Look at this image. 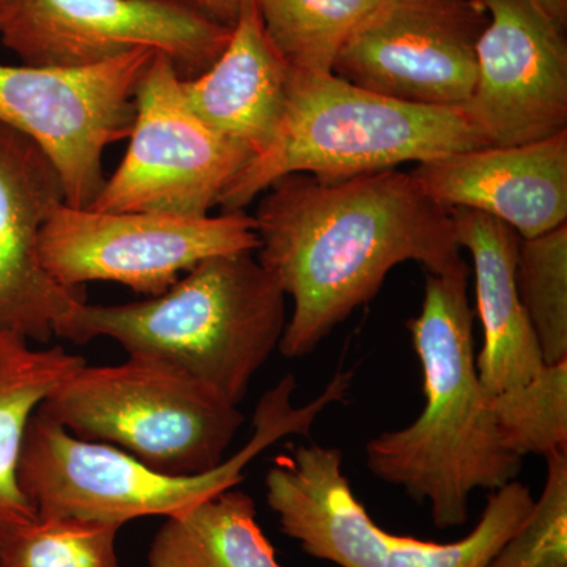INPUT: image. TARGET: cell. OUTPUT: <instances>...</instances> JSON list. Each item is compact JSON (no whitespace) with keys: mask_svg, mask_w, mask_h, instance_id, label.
<instances>
[{"mask_svg":"<svg viewBox=\"0 0 567 567\" xmlns=\"http://www.w3.org/2000/svg\"><path fill=\"white\" fill-rule=\"evenodd\" d=\"M257 260L293 311L279 352L305 358L379 293L398 265L436 276L470 275L451 212L412 174L388 169L346 181L289 174L257 207Z\"/></svg>","mask_w":567,"mask_h":567,"instance_id":"cell-1","label":"cell"},{"mask_svg":"<svg viewBox=\"0 0 567 567\" xmlns=\"http://www.w3.org/2000/svg\"><path fill=\"white\" fill-rule=\"evenodd\" d=\"M466 281L427 274L420 315L406 323L423 369V412L365 446L369 472L427 502L439 528L464 525L473 492L516 481L524 462L503 443L477 374Z\"/></svg>","mask_w":567,"mask_h":567,"instance_id":"cell-2","label":"cell"},{"mask_svg":"<svg viewBox=\"0 0 567 567\" xmlns=\"http://www.w3.org/2000/svg\"><path fill=\"white\" fill-rule=\"evenodd\" d=\"M286 324V293L254 252H240L203 260L156 297L84 303L55 336L73 344L114 339L128 357L171 365L238 406Z\"/></svg>","mask_w":567,"mask_h":567,"instance_id":"cell-3","label":"cell"},{"mask_svg":"<svg viewBox=\"0 0 567 567\" xmlns=\"http://www.w3.org/2000/svg\"><path fill=\"white\" fill-rule=\"evenodd\" d=\"M352 372H338L306 405L292 402L297 380L284 375L254 410L252 435L233 457L197 475H167L118 447L87 442L33 413L22 440L18 483L37 516L126 524L169 517L199 505L244 481L254 458L290 435L311 434L328 406L344 402Z\"/></svg>","mask_w":567,"mask_h":567,"instance_id":"cell-4","label":"cell"},{"mask_svg":"<svg viewBox=\"0 0 567 567\" xmlns=\"http://www.w3.org/2000/svg\"><path fill=\"white\" fill-rule=\"evenodd\" d=\"M483 147L458 107L398 102L334 73L290 71L275 141L246 164L218 205L245 210L289 174L346 181Z\"/></svg>","mask_w":567,"mask_h":567,"instance_id":"cell-5","label":"cell"},{"mask_svg":"<svg viewBox=\"0 0 567 567\" xmlns=\"http://www.w3.org/2000/svg\"><path fill=\"white\" fill-rule=\"evenodd\" d=\"M37 413L167 475H197L221 464L245 423L237 405L193 377L136 357L82 365Z\"/></svg>","mask_w":567,"mask_h":567,"instance_id":"cell-6","label":"cell"},{"mask_svg":"<svg viewBox=\"0 0 567 567\" xmlns=\"http://www.w3.org/2000/svg\"><path fill=\"white\" fill-rule=\"evenodd\" d=\"M265 488L284 535L339 567H486L535 503L525 484L511 481L491 492L464 539L439 544L391 535L354 496L341 451L316 443L276 457Z\"/></svg>","mask_w":567,"mask_h":567,"instance_id":"cell-7","label":"cell"},{"mask_svg":"<svg viewBox=\"0 0 567 567\" xmlns=\"http://www.w3.org/2000/svg\"><path fill=\"white\" fill-rule=\"evenodd\" d=\"M40 260L66 289L118 282L156 297L203 260L259 249L256 219L245 210L182 216L103 213L62 204L40 233Z\"/></svg>","mask_w":567,"mask_h":567,"instance_id":"cell-8","label":"cell"},{"mask_svg":"<svg viewBox=\"0 0 567 567\" xmlns=\"http://www.w3.org/2000/svg\"><path fill=\"white\" fill-rule=\"evenodd\" d=\"M155 54L137 50L91 66L0 63V125L47 153L70 207H89L102 189L104 152L130 136L137 85Z\"/></svg>","mask_w":567,"mask_h":567,"instance_id":"cell-9","label":"cell"},{"mask_svg":"<svg viewBox=\"0 0 567 567\" xmlns=\"http://www.w3.org/2000/svg\"><path fill=\"white\" fill-rule=\"evenodd\" d=\"M230 35V25L181 0H9L0 10V43L33 66L99 65L148 50L193 80Z\"/></svg>","mask_w":567,"mask_h":567,"instance_id":"cell-10","label":"cell"},{"mask_svg":"<svg viewBox=\"0 0 567 567\" xmlns=\"http://www.w3.org/2000/svg\"><path fill=\"white\" fill-rule=\"evenodd\" d=\"M130 145L93 212L205 216L251 153L205 125L186 104L173 62L156 52L137 85Z\"/></svg>","mask_w":567,"mask_h":567,"instance_id":"cell-11","label":"cell"},{"mask_svg":"<svg viewBox=\"0 0 567 567\" xmlns=\"http://www.w3.org/2000/svg\"><path fill=\"white\" fill-rule=\"evenodd\" d=\"M487 22L477 0H380L346 41L333 73L398 102L458 107L472 95Z\"/></svg>","mask_w":567,"mask_h":567,"instance_id":"cell-12","label":"cell"},{"mask_svg":"<svg viewBox=\"0 0 567 567\" xmlns=\"http://www.w3.org/2000/svg\"><path fill=\"white\" fill-rule=\"evenodd\" d=\"M488 22L476 81L462 114L486 147H513L567 132L565 29L528 0H477Z\"/></svg>","mask_w":567,"mask_h":567,"instance_id":"cell-13","label":"cell"},{"mask_svg":"<svg viewBox=\"0 0 567 567\" xmlns=\"http://www.w3.org/2000/svg\"><path fill=\"white\" fill-rule=\"evenodd\" d=\"M63 199L61 177L28 136L0 125V331L48 342L85 301L40 260V233Z\"/></svg>","mask_w":567,"mask_h":567,"instance_id":"cell-14","label":"cell"},{"mask_svg":"<svg viewBox=\"0 0 567 567\" xmlns=\"http://www.w3.org/2000/svg\"><path fill=\"white\" fill-rule=\"evenodd\" d=\"M420 188L451 210L486 213L520 238L567 224V132L513 147H483L416 164Z\"/></svg>","mask_w":567,"mask_h":567,"instance_id":"cell-15","label":"cell"},{"mask_svg":"<svg viewBox=\"0 0 567 567\" xmlns=\"http://www.w3.org/2000/svg\"><path fill=\"white\" fill-rule=\"evenodd\" d=\"M289 78L290 69L268 39L251 2L235 21L218 61L200 76L182 80V93L205 125L256 158L278 134Z\"/></svg>","mask_w":567,"mask_h":567,"instance_id":"cell-16","label":"cell"},{"mask_svg":"<svg viewBox=\"0 0 567 567\" xmlns=\"http://www.w3.org/2000/svg\"><path fill=\"white\" fill-rule=\"evenodd\" d=\"M450 212L457 245L470 252L475 271L476 309L484 333L477 374L488 394L503 393L524 385L546 365L517 293L520 237L486 213Z\"/></svg>","mask_w":567,"mask_h":567,"instance_id":"cell-17","label":"cell"},{"mask_svg":"<svg viewBox=\"0 0 567 567\" xmlns=\"http://www.w3.org/2000/svg\"><path fill=\"white\" fill-rule=\"evenodd\" d=\"M84 364V358L61 346L33 349L22 336L0 331V540L39 518L18 483L29 421L41 402Z\"/></svg>","mask_w":567,"mask_h":567,"instance_id":"cell-18","label":"cell"},{"mask_svg":"<svg viewBox=\"0 0 567 567\" xmlns=\"http://www.w3.org/2000/svg\"><path fill=\"white\" fill-rule=\"evenodd\" d=\"M148 567H282L248 494L233 487L167 517Z\"/></svg>","mask_w":567,"mask_h":567,"instance_id":"cell-19","label":"cell"},{"mask_svg":"<svg viewBox=\"0 0 567 567\" xmlns=\"http://www.w3.org/2000/svg\"><path fill=\"white\" fill-rule=\"evenodd\" d=\"M290 71L333 73L336 58L380 0H254Z\"/></svg>","mask_w":567,"mask_h":567,"instance_id":"cell-20","label":"cell"},{"mask_svg":"<svg viewBox=\"0 0 567 567\" xmlns=\"http://www.w3.org/2000/svg\"><path fill=\"white\" fill-rule=\"evenodd\" d=\"M491 409L503 443L516 456L567 453V360L491 395Z\"/></svg>","mask_w":567,"mask_h":567,"instance_id":"cell-21","label":"cell"},{"mask_svg":"<svg viewBox=\"0 0 567 567\" xmlns=\"http://www.w3.org/2000/svg\"><path fill=\"white\" fill-rule=\"evenodd\" d=\"M516 286L543 360H567V224L518 244Z\"/></svg>","mask_w":567,"mask_h":567,"instance_id":"cell-22","label":"cell"},{"mask_svg":"<svg viewBox=\"0 0 567 567\" xmlns=\"http://www.w3.org/2000/svg\"><path fill=\"white\" fill-rule=\"evenodd\" d=\"M122 525L39 517L0 540V567H118Z\"/></svg>","mask_w":567,"mask_h":567,"instance_id":"cell-23","label":"cell"},{"mask_svg":"<svg viewBox=\"0 0 567 567\" xmlns=\"http://www.w3.org/2000/svg\"><path fill=\"white\" fill-rule=\"evenodd\" d=\"M546 462L543 494L486 567H567V453Z\"/></svg>","mask_w":567,"mask_h":567,"instance_id":"cell-24","label":"cell"},{"mask_svg":"<svg viewBox=\"0 0 567 567\" xmlns=\"http://www.w3.org/2000/svg\"><path fill=\"white\" fill-rule=\"evenodd\" d=\"M188 3L203 13L208 14L213 20L223 22V24L233 25L240 17L241 10L254 0H181Z\"/></svg>","mask_w":567,"mask_h":567,"instance_id":"cell-25","label":"cell"},{"mask_svg":"<svg viewBox=\"0 0 567 567\" xmlns=\"http://www.w3.org/2000/svg\"><path fill=\"white\" fill-rule=\"evenodd\" d=\"M528 2L544 11L551 21L557 22L559 28H566L567 0H528Z\"/></svg>","mask_w":567,"mask_h":567,"instance_id":"cell-26","label":"cell"},{"mask_svg":"<svg viewBox=\"0 0 567 567\" xmlns=\"http://www.w3.org/2000/svg\"><path fill=\"white\" fill-rule=\"evenodd\" d=\"M7 2H9V0H0V10H2L3 7L7 6Z\"/></svg>","mask_w":567,"mask_h":567,"instance_id":"cell-27","label":"cell"}]
</instances>
